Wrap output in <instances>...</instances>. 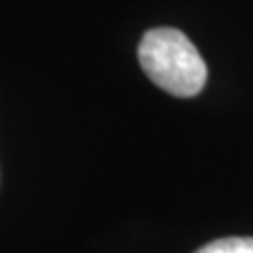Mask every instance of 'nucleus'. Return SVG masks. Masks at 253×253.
<instances>
[{"mask_svg":"<svg viewBox=\"0 0 253 253\" xmlns=\"http://www.w3.org/2000/svg\"><path fill=\"white\" fill-rule=\"evenodd\" d=\"M139 66L156 86L175 97H194L207 83V66L175 28H154L144 34L137 49Z\"/></svg>","mask_w":253,"mask_h":253,"instance_id":"f257e3e1","label":"nucleus"},{"mask_svg":"<svg viewBox=\"0 0 253 253\" xmlns=\"http://www.w3.org/2000/svg\"><path fill=\"white\" fill-rule=\"evenodd\" d=\"M194 253H253V236H228L207 243Z\"/></svg>","mask_w":253,"mask_h":253,"instance_id":"f03ea898","label":"nucleus"}]
</instances>
